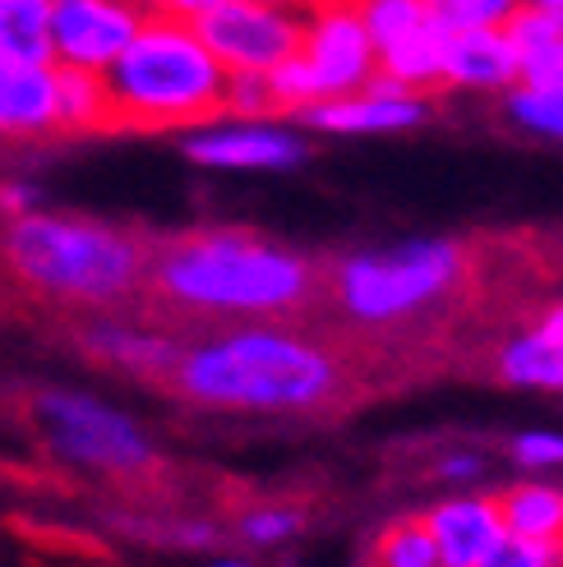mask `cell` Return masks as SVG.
<instances>
[{
  "label": "cell",
  "instance_id": "1",
  "mask_svg": "<svg viewBox=\"0 0 563 567\" xmlns=\"http://www.w3.org/2000/svg\"><path fill=\"white\" fill-rule=\"evenodd\" d=\"M106 134H149L208 125L227 116V70L213 61L194 23L172 10H149L125 51L106 65Z\"/></svg>",
  "mask_w": 563,
  "mask_h": 567
},
{
  "label": "cell",
  "instance_id": "2",
  "mask_svg": "<svg viewBox=\"0 0 563 567\" xmlns=\"http://www.w3.org/2000/svg\"><path fill=\"white\" fill-rule=\"evenodd\" d=\"M162 300L213 315H287L319 291V272L300 254L264 245L245 231H199L149 245V277Z\"/></svg>",
  "mask_w": 563,
  "mask_h": 567
},
{
  "label": "cell",
  "instance_id": "3",
  "mask_svg": "<svg viewBox=\"0 0 563 567\" xmlns=\"http://www.w3.org/2000/svg\"><path fill=\"white\" fill-rule=\"evenodd\" d=\"M166 383H172V392L204 406L305 411L332 402L347 383V370L332 351L315 347L309 337L245 328L213 337L208 347L181 351Z\"/></svg>",
  "mask_w": 563,
  "mask_h": 567
},
{
  "label": "cell",
  "instance_id": "4",
  "mask_svg": "<svg viewBox=\"0 0 563 567\" xmlns=\"http://www.w3.org/2000/svg\"><path fill=\"white\" fill-rule=\"evenodd\" d=\"M10 277L28 291L65 305H116L139 296L149 277V245L121 226L65 217V213H19L0 236Z\"/></svg>",
  "mask_w": 563,
  "mask_h": 567
},
{
  "label": "cell",
  "instance_id": "5",
  "mask_svg": "<svg viewBox=\"0 0 563 567\" xmlns=\"http://www.w3.org/2000/svg\"><path fill=\"white\" fill-rule=\"evenodd\" d=\"M467 277V249L453 240H411L360 254L332 272L337 305L360 323H398L443 300Z\"/></svg>",
  "mask_w": 563,
  "mask_h": 567
},
{
  "label": "cell",
  "instance_id": "6",
  "mask_svg": "<svg viewBox=\"0 0 563 567\" xmlns=\"http://www.w3.org/2000/svg\"><path fill=\"white\" fill-rule=\"evenodd\" d=\"M33 415L42 424L47 443L61 457L93 466L106 475H149L153 471V447L134 424L93 396L79 392H42L33 396Z\"/></svg>",
  "mask_w": 563,
  "mask_h": 567
},
{
  "label": "cell",
  "instance_id": "7",
  "mask_svg": "<svg viewBox=\"0 0 563 567\" xmlns=\"http://www.w3.org/2000/svg\"><path fill=\"white\" fill-rule=\"evenodd\" d=\"M190 23L227 74H264L300 51L309 14H291L282 0H217Z\"/></svg>",
  "mask_w": 563,
  "mask_h": 567
},
{
  "label": "cell",
  "instance_id": "8",
  "mask_svg": "<svg viewBox=\"0 0 563 567\" xmlns=\"http://www.w3.org/2000/svg\"><path fill=\"white\" fill-rule=\"evenodd\" d=\"M149 10L144 0H51V55L61 65L106 70Z\"/></svg>",
  "mask_w": 563,
  "mask_h": 567
},
{
  "label": "cell",
  "instance_id": "9",
  "mask_svg": "<svg viewBox=\"0 0 563 567\" xmlns=\"http://www.w3.org/2000/svg\"><path fill=\"white\" fill-rule=\"evenodd\" d=\"M300 65L315 83V97H337L360 89L375 74V42L365 33L356 6H319L309 10V28L300 42Z\"/></svg>",
  "mask_w": 563,
  "mask_h": 567
},
{
  "label": "cell",
  "instance_id": "10",
  "mask_svg": "<svg viewBox=\"0 0 563 567\" xmlns=\"http://www.w3.org/2000/svg\"><path fill=\"white\" fill-rule=\"evenodd\" d=\"M439 545V563L443 567H481L490 558V549L509 535L503 513L494 498H453L439 503L426 517Z\"/></svg>",
  "mask_w": 563,
  "mask_h": 567
},
{
  "label": "cell",
  "instance_id": "11",
  "mask_svg": "<svg viewBox=\"0 0 563 567\" xmlns=\"http://www.w3.org/2000/svg\"><path fill=\"white\" fill-rule=\"evenodd\" d=\"M0 134H55V65H28L14 55H0Z\"/></svg>",
  "mask_w": 563,
  "mask_h": 567
},
{
  "label": "cell",
  "instance_id": "12",
  "mask_svg": "<svg viewBox=\"0 0 563 567\" xmlns=\"http://www.w3.org/2000/svg\"><path fill=\"white\" fill-rule=\"evenodd\" d=\"M518 79V51L499 28H467L448 38L443 51V83H467V89H494V83Z\"/></svg>",
  "mask_w": 563,
  "mask_h": 567
},
{
  "label": "cell",
  "instance_id": "13",
  "mask_svg": "<svg viewBox=\"0 0 563 567\" xmlns=\"http://www.w3.org/2000/svg\"><path fill=\"white\" fill-rule=\"evenodd\" d=\"M185 153L208 166H296L305 144L282 130H213L190 138Z\"/></svg>",
  "mask_w": 563,
  "mask_h": 567
},
{
  "label": "cell",
  "instance_id": "14",
  "mask_svg": "<svg viewBox=\"0 0 563 567\" xmlns=\"http://www.w3.org/2000/svg\"><path fill=\"white\" fill-rule=\"evenodd\" d=\"M79 342L89 355L106 360V364H121V370L134 374H153L166 379L172 364L181 360V347L172 337H157V332H134V328H116V323H93L79 332Z\"/></svg>",
  "mask_w": 563,
  "mask_h": 567
},
{
  "label": "cell",
  "instance_id": "15",
  "mask_svg": "<svg viewBox=\"0 0 563 567\" xmlns=\"http://www.w3.org/2000/svg\"><path fill=\"white\" fill-rule=\"evenodd\" d=\"M420 116H426V106H420L416 97H375L365 93L356 102H315L300 111V121L319 125V130H402V125H416Z\"/></svg>",
  "mask_w": 563,
  "mask_h": 567
},
{
  "label": "cell",
  "instance_id": "16",
  "mask_svg": "<svg viewBox=\"0 0 563 567\" xmlns=\"http://www.w3.org/2000/svg\"><path fill=\"white\" fill-rule=\"evenodd\" d=\"M443 51H448V33H439V28L426 19L420 28H411V33H402L398 42L379 47V74L398 79L407 93H420V89H434V83H443Z\"/></svg>",
  "mask_w": 563,
  "mask_h": 567
},
{
  "label": "cell",
  "instance_id": "17",
  "mask_svg": "<svg viewBox=\"0 0 563 567\" xmlns=\"http://www.w3.org/2000/svg\"><path fill=\"white\" fill-rule=\"evenodd\" d=\"M55 134H106V79L102 70L55 65Z\"/></svg>",
  "mask_w": 563,
  "mask_h": 567
},
{
  "label": "cell",
  "instance_id": "18",
  "mask_svg": "<svg viewBox=\"0 0 563 567\" xmlns=\"http://www.w3.org/2000/svg\"><path fill=\"white\" fill-rule=\"evenodd\" d=\"M0 55L51 65V0H0Z\"/></svg>",
  "mask_w": 563,
  "mask_h": 567
},
{
  "label": "cell",
  "instance_id": "19",
  "mask_svg": "<svg viewBox=\"0 0 563 567\" xmlns=\"http://www.w3.org/2000/svg\"><path fill=\"white\" fill-rule=\"evenodd\" d=\"M499 513L509 535H522V540H563V494L550 485H518L509 494H499Z\"/></svg>",
  "mask_w": 563,
  "mask_h": 567
},
{
  "label": "cell",
  "instance_id": "20",
  "mask_svg": "<svg viewBox=\"0 0 563 567\" xmlns=\"http://www.w3.org/2000/svg\"><path fill=\"white\" fill-rule=\"evenodd\" d=\"M499 370L503 379L526 388H563V342H554L545 332H526L499 355Z\"/></svg>",
  "mask_w": 563,
  "mask_h": 567
},
{
  "label": "cell",
  "instance_id": "21",
  "mask_svg": "<svg viewBox=\"0 0 563 567\" xmlns=\"http://www.w3.org/2000/svg\"><path fill=\"white\" fill-rule=\"evenodd\" d=\"M375 567H443L430 522L426 517L392 522L375 540Z\"/></svg>",
  "mask_w": 563,
  "mask_h": 567
},
{
  "label": "cell",
  "instance_id": "22",
  "mask_svg": "<svg viewBox=\"0 0 563 567\" xmlns=\"http://www.w3.org/2000/svg\"><path fill=\"white\" fill-rule=\"evenodd\" d=\"M518 0H426V19L439 33H467V28H499Z\"/></svg>",
  "mask_w": 563,
  "mask_h": 567
},
{
  "label": "cell",
  "instance_id": "23",
  "mask_svg": "<svg viewBox=\"0 0 563 567\" xmlns=\"http://www.w3.org/2000/svg\"><path fill=\"white\" fill-rule=\"evenodd\" d=\"M356 14L365 23V33H370L375 51L398 42L402 33L426 23V0H356Z\"/></svg>",
  "mask_w": 563,
  "mask_h": 567
},
{
  "label": "cell",
  "instance_id": "24",
  "mask_svg": "<svg viewBox=\"0 0 563 567\" xmlns=\"http://www.w3.org/2000/svg\"><path fill=\"white\" fill-rule=\"evenodd\" d=\"M518 79L526 83V93H554L563 97V38L526 51L518 61Z\"/></svg>",
  "mask_w": 563,
  "mask_h": 567
},
{
  "label": "cell",
  "instance_id": "25",
  "mask_svg": "<svg viewBox=\"0 0 563 567\" xmlns=\"http://www.w3.org/2000/svg\"><path fill=\"white\" fill-rule=\"evenodd\" d=\"M481 567H563V549L550 545V540H522V535H503Z\"/></svg>",
  "mask_w": 563,
  "mask_h": 567
},
{
  "label": "cell",
  "instance_id": "26",
  "mask_svg": "<svg viewBox=\"0 0 563 567\" xmlns=\"http://www.w3.org/2000/svg\"><path fill=\"white\" fill-rule=\"evenodd\" d=\"M513 116L531 130H545V134L563 138V97H554V93H518Z\"/></svg>",
  "mask_w": 563,
  "mask_h": 567
},
{
  "label": "cell",
  "instance_id": "27",
  "mask_svg": "<svg viewBox=\"0 0 563 567\" xmlns=\"http://www.w3.org/2000/svg\"><path fill=\"white\" fill-rule=\"evenodd\" d=\"M291 530H300L296 507H259V513H249L240 522V535L245 540H255V545H273V540H282V535H291Z\"/></svg>",
  "mask_w": 563,
  "mask_h": 567
},
{
  "label": "cell",
  "instance_id": "28",
  "mask_svg": "<svg viewBox=\"0 0 563 567\" xmlns=\"http://www.w3.org/2000/svg\"><path fill=\"white\" fill-rule=\"evenodd\" d=\"M513 452L526 466H559L563 462V439L559 434H522L513 443Z\"/></svg>",
  "mask_w": 563,
  "mask_h": 567
},
{
  "label": "cell",
  "instance_id": "29",
  "mask_svg": "<svg viewBox=\"0 0 563 567\" xmlns=\"http://www.w3.org/2000/svg\"><path fill=\"white\" fill-rule=\"evenodd\" d=\"M0 208H6L10 217L28 213V208H33V189H23V185H6V189H0Z\"/></svg>",
  "mask_w": 563,
  "mask_h": 567
},
{
  "label": "cell",
  "instance_id": "30",
  "mask_svg": "<svg viewBox=\"0 0 563 567\" xmlns=\"http://www.w3.org/2000/svg\"><path fill=\"white\" fill-rule=\"evenodd\" d=\"M157 10H172V14H185V19H194L199 10H208V6H217V0H153Z\"/></svg>",
  "mask_w": 563,
  "mask_h": 567
},
{
  "label": "cell",
  "instance_id": "31",
  "mask_svg": "<svg viewBox=\"0 0 563 567\" xmlns=\"http://www.w3.org/2000/svg\"><path fill=\"white\" fill-rule=\"evenodd\" d=\"M475 471H481V462H475V457H448V462H443V475H448V480H467V475H475Z\"/></svg>",
  "mask_w": 563,
  "mask_h": 567
},
{
  "label": "cell",
  "instance_id": "32",
  "mask_svg": "<svg viewBox=\"0 0 563 567\" xmlns=\"http://www.w3.org/2000/svg\"><path fill=\"white\" fill-rule=\"evenodd\" d=\"M541 332H545V337H554V342H563V305H559V309H550L545 323H541Z\"/></svg>",
  "mask_w": 563,
  "mask_h": 567
},
{
  "label": "cell",
  "instance_id": "33",
  "mask_svg": "<svg viewBox=\"0 0 563 567\" xmlns=\"http://www.w3.org/2000/svg\"><path fill=\"white\" fill-rule=\"evenodd\" d=\"M309 10H319V6H356V0H305Z\"/></svg>",
  "mask_w": 563,
  "mask_h": 567
},
{
  "label": "cell",
  "instance_id": "34",
  "mask_svg": "<svg viewBox=\"0 0 563 567\" xmlns=\"http://www.w3.org/2000/svg\"><path fill=\"white\" fill-rule=\"evenodd\" d=\"M536 6H545V10H554V14L563 19V0H536Z\"/></svg>",
  "mask_w": 563,
  "mask_h": 567
},
{
  "label": "cell",
  "instance_id": "35",
  "mask_svg": "<svg viewBox=\"0 0 563 567\" xmlns=\"http://www.w3.org/2000/svg\"><path fill=\"white\" fill-rule=\"evenodd\" d=\"M282 6H300V10H309V6H305V0H282Z\"/></svg>",
  "mask_w": 563,
  "mask_h": 567
},
{
  "label": "cell",
  "instance_id": "36",
  "mask_svg": "<svg viewBox=\"0 0 563 567\" xmlns=\"http://www.w3.org/2000/svg\"><path fill=\"white\" fill-rule=\"evenodd\" d=\"M213 567H245V563H213Z\"/></svg>",
  "mask_w": 563,
  "mask_h": 567
}]
</instances>
